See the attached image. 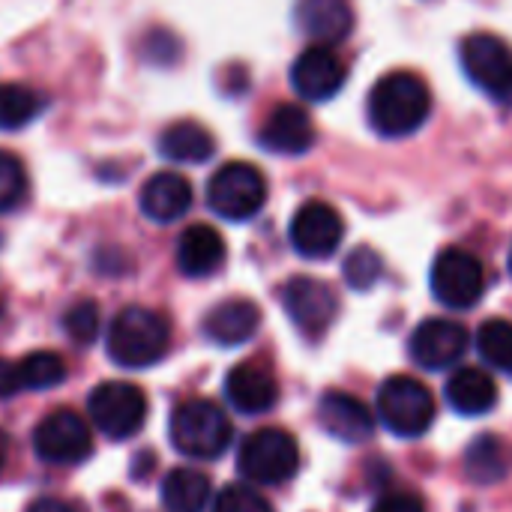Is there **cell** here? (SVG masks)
I'll list each match as a JSON object with an SVG mask.
<instances>
[{
	"instance_id": "6da1fadb",
	"label": "cell",
	"mask_w": 512,
	"mask_h": 512,
	"mask_svg": "<svg viewBox=\"0 0 512 512\" xmlns=\"http://www.w3.org/2000/svg\"><path fill=\"white\" fill-rule=\"evenodd\" d=\"M432 114L429 84L408 69L387 72L369 93V123L381 138L414 135Z\"/></svg>"
},
{
	"instance_id": "7a4b0ae2",
	"label": "cell",
	"mask_w": 512,
	"mask_h": 512,
	"mask_svg": "<svg viewBox=\"0 0 512 512\" xmlns=\"http://www.w3.org/2000/svg\"><path fill=\"white\" fill-rule=\"evenodd\" d=\"M168 321L144 306L123 309L108 327V357L123 369H147L168 354Z\"/></svg>"
},
{
	"instance_id": "3957f363",
	"label": "cell",
	"mask_w": 512,
	"mask_h": 512,
	"mask_svg": "<svg viewBox=\"0 0 512 512\" xmlns=\"http://www.w3.org/2000/svg\"><path fill=\"white\" fill-rule=\"evenodd\" d=\"M168 435L174 450L189 459H219L231 444V423L219 405L189 399L174 408Z\"/></svg>"
},
{
	"instance_id": "277c9868",
	"label": "cell",
	"mask_w": 512,
	"mask_h": 512,
	"mask_svg": "<svg viewBox=\"0 0 512 512\" xmlns=\"http://www.w3.org/2000/svg\"><path fill=\"white\" fill-rule=\"evenodd\" d=\"M267 204V177L252 162H225L207 183V207L228 219L246 222Z\"/></svg>"
},
{
	"instance_id": "5b68a950",
	"label": "cell",
	"mask_w": 512,
	"mask_h": 512,
	"mask_svg": "<svg viewBox=\"0 0 512 512\" xmlns=\"http://www.w3.org/2000/svg\"><path fill=\"white\" fill-rule=\"evenodd\" d=\"M435 396L426 384L408 375L384 381L378 390V417L399 438H420L435 423Z\"/></svg>"
},
{
	"instance_id": "8992f818",
	"label": "cell",
	"mask_w": 512,
	"mask_h": 512,
	"mask_svg": "<svg viewBox=\"0 0 512 512\" xmlns=\"http://www.w3.org/2000/svg\"><path fill=\"white\" fill-rule=\"evenodd\" d=\"M237 468L252 483L279 486L297 474L300 447L285 429H258L240 444Z\"/></svg>"
},
{
	"instance_id": "52a82bcc",
	"label": "cell",
	"mask_w": 512,
	"mask_h": 512,
	"mask_svg": "<svg viewBox=\"0 0 512 512\" xmlns=\"http://www.w3.org/2000/svg\"><path fill=\"white\" fill-rule=\"evenodd\" d=\"M462 69L486 96L512 105V48L495 33H471L459 48Z\"/></svg>"
},
{
	"instance_id": "ba28073f",
	"label": "cell",
	"mask_w": 512,
	"mask_h": 512,
	"mask_svg": "<svg viewBox=\"0 0 512 512\" xmlns=\"http://www.w3.org/2000/svg\"><path fill=\"white\" fill-rule=\"evenodd\" d=\"M87 411H90L93 426L102 435L117 438V441H126L135 432H141V426L147 420V396L135 384L105 381V384H99L90 393Z\"/></svg>"
},
{
	"instance_id": "9c48e42d",
	"label": "cell",
	"mask_w": 512,
	"mask_h": 512,
	"mask_svg": "<svg viewBox=\"0 0 512 512\" xmlns=\"http://www.w3.org/2000/svg\"><path fill=\"white\" fill-rule=\"evenodd\" d=\"M429 282L438 303L450 309H471L486 291V270L477 255L450 246L435 258Z\"/></svg>"
},
{
	"instance_id": "30bf717a",
	"label": "cell",
	"mask_w": 512,
	"mask_h": 512,
	"mask_svg": "<svg viewBox=\"0 0 512 512\" xmlns=\"http://www.w3.org/2000/svg\"><path fill=\"white\" fill-rule=\"evenodd\" d=\"M33 450L48 465H78L93 453V435L87 420L75 411L57 408L33 429Z\"/></svg>"
},
{
	"instance_id": "8fae6325",
	"label": "cell",
	"mask_w": 512,
	"mask_h": 512,
	"mask_svg": "<svg viewBox=\"0 0 512 512\" xmlns=\"http://www.w3.org/2000/svg\"><path fill=\"white\" fill-rule=\"evenodd\" d=\"M282 306L294 327L306 336H324L339 315L336 291L312 276H294L282 288Z\"/></svg>"
},
{
	"instance_id": "7c38bea8",
	"label": "cell",
	"mask_w": 512,
	"mask_h": 512,
	"mask_svg": "<svg viewBox=\"0 0 512 512\" xmlns=\"http://www.w3.org/2000/svg\"><path fill=\"white\" fill-rule=\"evenodd\" d=\"M291 246L309 258V261H324L330 258L342 237H345V222L339 216V210L327 201H306L303 207H297L294 219H291Z\"/></svg>"
},
{
	"instance_id": "4fadbf2b",
	"label": "cell",
	"mask_w": 512,
	"mask_h": 512,
	"mask_svg": "<svg viewBox=\"0 0 512 512\" xmlns=\"http://www.w3.org/2000/svg\"><path fill=\"white\" fill-rule=\"evenodd\" d=\"M348 69L333 45H309L291 66V87L309 102H330L345 87Z\"/></svg>"
},
{
	"instance_id": "5bb4252c",
	"label": "cell",
	"mask_w": 512,
	"mask_h": 512,
	"mask_svg": "<svg viewBox=\"0 0 512 512\" xmlns=\"http://www.w3.org/2000/svg\"><path fill=\"white\" fill-rule=\"evenodd\" d=\"M411 360L426 372H444L456 366L468 351V330L450 318H429L423 321L408 342Z\"/></svg>"
},
{
	"instance_id": "9a60e30c",
	"label": "cell",
	"mask_w": 512,
	"mask_h": 512,
	"mask_svg": "<svg viewBox=\"0 0 512 512\" xmlns=\"http://www.w3.org/2000/svg\"><path fill=\"white\" fill-rule=\"evenodd\" d=\"M258 141L270 153L303 156L315 144V123H312V117H309V111L303 105L282 102L267 114V120H264V126L258 132Z\"/></svg>"
},
{
	"instance_id": "2e32d148",
	"label": "cell",
	"mask_w": 512,
	"mask_h": 512,
	"mask_svg": "<svg viewBox=\"0 0 512 512\" xmlns=\"http://www.w3.org/2000/svg\"><path fill=\"white\" fill-rule=\"evenodd\" d=\"M318 423L330 438L351 447L366 444L375 432V420L369 408L351 393H327L318 405Z\"/></svg>"
},
{
	"instance_id": "e0dca14e",
	"label": "cell",
	"mask_w": 512,
	"mask_h": 512,
	"mask_svg": "<svg viewBox=\"0 0 512 512\" xmlns=\"http://www.w3.org/2000/svg\"><path fill=\"white\" fill-rule=\"evenodd\" d=\"M138 204L150 222H177L192 207V183L177 171H159L141 186Z\"/></svg>"
},
{
	"instance_id": "ac0fdd59",
	"label": "cell",
	"mask_w": 512,
	"mask_h": 512,
	"mask_svg": "<svg viewBox=\"0 0 512 512\" xmlns=\"http://www.w3.org/2000/svg\"><path fill=\"white\" fill-rule=\"evenodd\" d=\"M225 396L240 414H267L279 399V384L264 366L240 363L225 378Z\"/></svg>"
},
{
	"instance_id": "d6986e66",
	"label": "cell",
	"mask_w": 512,
	"mask_h": 512,
	"mask_svg": "<svg viewBox=\"0 0 512 512\" xmlns=\"http://www.w3.org/2000/svg\"><path fill=\"white\" fill-rule=\"evenodd\" d=\"M261 327V309L252 300L234 297L213 306L204 318V336L222 348H234L249 342Z\"/></svg>"
},
{
	"instance_id": "ffe728a7",
	"label": "cell",
	"mask_w": 512,
	"mask_h": 512,
	"mask_svg": "<svg viewBox=\"0 0 512 512\" xmlns=\"http://www.w3.org/2000/svg\"><path fill=\"white\" fill-rule=\"evenodd\" d=\"M297 24L321 45H336L354 30V9L348 0H300Z\"/></svg>"
},
{
	"instance_id": "44dd1931",
	"label": "cell",
	"mask_w": 512,
	"mask_h": 512,
	"mask_svg": "<svg viewBox=\"0 0 512 512\" xmlns=\"http://www.w3.org/2000/svg\"><path fill=\"white\" fill-rule=\"evenodd\" d=\"M225 261V240L210 225H189L177 240V267L189 279L213 276Z\"/></svg>"
},
{
	"instance_id": "7402d4cb",
	"label": "cell",
	"mask_w": 512,
	"mask_h": 512,
	"mask_svg": "<svg viewBox=\"0 0 512 512\" xmlns=\"http://www.w3.org/2000/svg\"><path fill=\"white\" fill-rule=\"evenodd\" d=\"M447 402L462 417H483L498 405V384L486 369H456L447 381Z\"/></svg>"
},
{
	"instance_id": "603a6c76",
	"label": "cell",
	"mask_w": 512,
	"mask_h": 512,
	"mask_svg": "<svg viewBox=\"0 0 512 512\" xmlns=\"http://www.w3.org/2000/svg\"><path fill=\"white\" fill-rule=\"evenodd\" d=\"M465 474L477 486H492L507 480L512 471V444L501 435H480L465 450Z\"/></svg>"
},
{
	"instance_id": "cb8c5ba5",
	"label": "cell",
	"mask_w": 512,
	"mask_h": 512,
	"mask_svg": "<svg viewBox=\"0 0 512 512\" xmlns=\"http://www.w3.org/2000/svg\"><path fill=\"white\" fill-rule=\"evenodd\" d=\"M216 141L207 126L195 120H177L159 135V153L177 165H201L213 156Z\"/></svg>"
},
{
	"instance_id": "d4e9b609",
	"label": "cell",
	"mask_w": 512,
	"mask_h": 512,
	"mask_svg": "<svg viewBox=\"0 0 512 512\" xmlns=\"http://www.w3.org/2000/svg\"><path fill=\"white\" fill-rule=\"evenodd\" d=\"M210 504V480L195 468H174L162 480V507L168 512H204Z\"/></svg>"
},
{
	"instance_id": "484cf974",
	"label": "cell",
	"mask_w": 512,
	"mask_h": 512,
	"mask_svg": "<svg viewBox=\"0 0 512 512\" xmlns=\"http://www.w3.org/2000/svg\"><path fill=\"white\" fill-rule=\"evenodd\" d=\"M42 111V96L18 81H3L0 84V129L15 132L33 123V117Z\"/></svg>"
},
{
	"instance_id": "4316f807",
	"label": "cell",
	"mask_w": 512,
	"mask_h": 512,
	"mask_svg": "<svg viewBox=\"0 0 512 512\" xmlns=\"http://www.w3.org/2000/svg\"><path fill=\"white\" fill-rule=\"evenodd\" d=\"M21 390H51L66 381V363L54 351H33L15 363Z\"/></svg>"
},
{
	"instance_id": "83f0119b",
	"label": "cell",
	"mask_w": 512,
	"mask_h": 512,
	"mask_svg": "<svg viewBox=\"0 0 512 512\" xmlns=\"http://www.w3.org/2000/svg\"><path fill=\"white\" fill-rule=\"evenodd\" d=\"M477 351L480 357L498 369V372H510L512 375V324L504 318H492L480 327L477 333Z\"/></svg>"
},
{
	"instance_id": "f1b7e54d",
	"label": "cell",
	"mask_w": 512,
	"mask_h": 512,
	"mask_svg": "<svg viewBox=\"0 0 512 512\" xmlns=\"http://www.w3.org/2000/svg\"><path fill=\"white\" fill-rule=\"evenodd\" d=\"M342 273H345V282H348L354 291H369V288H375V282L381 279L384 261H381V255H378L372 246H357V249L345 258Z\"/></svg>"
},
{
	"instance_id": "f546056e",
	"label": "cell",
	"mask_w": 512,
	"mask_h": 512,
	"mask_svg": "<svg viewBox=\"0 0 512 512\" xmlns=\"http://www.w3.org/2000/svg\"><path fill=\"white\" fill-rule=\"evenodd\" d=\"M27 198V171L18 156L0 153V213L15 210Z\"/></svg>"
},
{
	"instance_id": "4dcf8cb0",
	"label": "cell",
	"mask_w": 512,
	"mask_h": 512,
	"mask_svg": "<svg viewBox=\"0 0 512 512\" xmlns=\"http://www.w3.org/2000/svg\"><path fill=\"white\" fill-rule=\"evenodd\" d=\"M63 330L75 345H90L99 333V309L90 300L75 303L66 315H63Z\"/></svg>"
},
{
	"instance_id": "1f68e13d",
	"label": "cell",
	"mask_w": 512,
	"mask_h": 512,
	"mask_svg": "<svg viewBox=\"0 0 512 512\" xmlns=\"http://www.w3.org/2000/svg\"><path fill=\"white\" fill-rule=\"evenodd\" d=\"M213 512H273V507L249 486H225L213 501Z\"/></svg>"
},
{
	"instance_id": "d6a6232c",
	"label": "cell",
	"mask_w": 512,
	"mask_h": 512,
	"mask_svg": "<svg viewBox=\"0 0 512 512\" xmlns=\"http://www.w3.org/2000/svg\"><path fill=\"white\" fill-rule=\"evenodd\" d=\"M372 512H426L423 501L408 495V492H393V495H384Z\"/></svg>"
},
{
	"instance_id": "836d02e7",
	"label": "cell",
	"mask_w": 512,
	"mask_h": 512,
	"mask_svg": "<svg viewBox=\"0 0 512 512\" xmlns=\"http://www.w3.org/2000/svg\"><path fill=\"white\" fill-rule=\"evenodd\" d=\"M15 390H21L18 387V375H15V363L0 357V399H9Z\"/></svg>"
},
{
	"instance_id": "e575fe53",
	"label": "cell",
	"mask_w": 512,
	"mask_h": 512,
	"mask_svg": "<svg viewBox=\"0 0 512 512\" xmlns=\"http://www.w3.org/2000/svg\"><path fill=\"white\" fill-rule=\"evenodd\" d=\"M27 512H78L72 504H66V501H60V498H39V501H33Z\"/></svg>"
},
{
	"instance_id": "d590c367",
	"label": "cell",
	"mask_w": 512,
	"mask_h": 512,
	"mask_svg": "<svg viewBox=\"0 0 512 512\" xmlns=\"http://www.w3.org/2000/svg\"><path fill=\"white\" fill-rule=\"evenodd\" d=\"M6 459H9V438H6V432H0V474L6 468Z\"/></svg>"
},
{
	"instance_id": "8d00e7d4",
	"label": "cell",
	"mask_w": 512,
	"mask_h": 512,
	"mask_svg": "<svg viewBox=\"0 0 512 512\" xmlns=\"http://www.w3.org/2000/svg\"><path fill=\"white\" fill-rule=\"evenodd\" d=\"M510 273H512V249H510Z\"/></svg>"
}]
</instances>
